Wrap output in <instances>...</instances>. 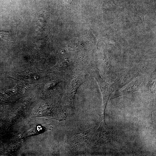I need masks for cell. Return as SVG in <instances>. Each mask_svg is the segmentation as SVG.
I'll use <instances>...</instances> for the list:
<instances>
[{
  "instance_id": "8992f818",
  "label": "cell",
  "mask_w": 156,
  "mask_h": 156,
  "mask_svg": "<svg viewBox=\"0 0 156 156\" xmlns=\"http://www.w3.org/2000/svg\"><path fill=\"white\" fill-rule=\"evenodd\" d=\"M144 78L140 77L135 79L129 83L125 87L121 88L118 90L116 91L112 97L111 99H113L131 92L138 90L141 88L143 81Z\"/></svg>"
},
{
  "instance_id": "5b68a950",
  "label": "cell",
  "mask_w": 156,
  "mask_h": 156,
  "mask_svg": "<svg viewBox=\"0 0 156 156\" xmlns=\"http://www.w3.org/2000/svg\"><path fill=\"white\" fill-rule=\"evenodd\" d=\"M140 74L137 70L128 71L119 76L111 85L114 91H116L131 82Z\"/></svg>"
},
{
  "instance_id": "52a82bcc",
  "label": "cell",
  "mask_w": 156,
  "mask_h": 156,
  "mask_svg": "<svg viewBox=\"0 0 156 156\" xmlns=\"http://www.w3.org/2000/svg\"><path fill=\"white\" fill-rule=\"evenodd\" d=\"M0 36L1 39L7 41H12L14 39L10 31L0 30Z\"/></svg>"
},
{
  "instance_id": "7a4b0ae2",
  "label": "cell",
  "mask_w": 156,
  "mask_h": 156,
  "mask_svg": "<svg viewBox=\"0 0 156 156\" xmlns=\"http://www.w3.org/2000/svg\"><path fill=\"white\" fill-rule=\"evenodd\" d=\"M88 72L94 77L98 82L100 89L103 99V114L105 115L107 105L112 94L114 90L111 86L107 83L101 77L97 67L92 65L86 68Z\"/></svg>"
},
{
  "instance_id": "3957f363",
  "label": "cell",
  "mask_w": 156,
  "mask_h": 156,
  "mask_svg": "<svg viewBox=\"0 0 156 156\" xmlns=\"http://www.w3.org/2000/svg\"><path fill=\"white\" fill-rule=\"evenodd\" d=\"M87 79L86 75L75 74L71 82L67 87L66 95L68 107L72 110L75 109V99L77 90Z\"/></svg>"
},
{
  "instance_id": "6da1fadb",
  "label": "cell",
  "mask_w": 156,
  "mask_h": 156,
  "mask_svg": "<svg viewBox=\"0 0 156 156\" xmlns=\"http://www.w3.org/2000/svg\"><path fill=\"white\" fill-rule=\"evenodd\" d=\"M100 123L99 127L96 131H95L90 135L88 143L101 146L109 143L111 141V132L107 125L105 121V115H99Z\"/></svg>"
},
{
  "instance_id": "277c9868",
  "label": "cell",
  "mask_w": 156,
  "mask_h": 156,
  "mask_svg": "<svg viewBox=\"0 0 156 156\" xmlns=\"http://www.w3.org/2000/svg\"><path fill=\"white\" fill-rule=\"evenodd\" d=\"M95 130L94 127L88 130L75 133L68 138L67 142L71 147L80 149L87 143L91 135Z\"/></svg>"
}]
</instances>
